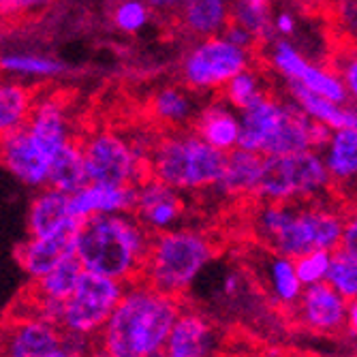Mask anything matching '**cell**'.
Instances as JSON below:
<instances>
[{
    "label": "cell",
    "mask_w": 357,
    "mask_h": 357,
    "mask_svg": "<svg viewBox=\"0 0 357 357\" xmlns=\"http://www.w3.org/2000/svg\"><path fill=\"white\" fill-rule=\"evenodd\" d=\"M26 126L30 131V137L35 139L39 150L52 160V156L71 142L69 128H67V116L62 112V105L58 101H43L35 103L26 118Z\"/></svg>",
    "instance_id": "cell-19"
},
{
    "label": "cell",
    "mask_w": 357,
    "mask_h": 357,
    "mask_svg": "<svg viewBox=\"0 0 357 357\" xmlns=\"http://www.w3.org/2000/svg\"><path fill=\"white\" fill-rule=\"evenodd\" d=\"M86 184H88V176H86V165H84L82 144L67 142L50 160L47 186L60 192L73 195Z\"/></svg>",
    "instance_id": "cell-23"
},
{
    "label": "cell",
    "mask_w": 357,
    "mask_h": 357,
    "mask_svg": "<svg viewBox=\"0 0 357 357\" xmlns=\"http://www.w3.org/2000/svg\"><path fill=\"white\" fill-rule=\"evenodd\" d=\"M344 222L340 210L308 202H261L252 218L259 240L289 259L308 250H336Z\"/></svg>",
    "instance_id": "cell-3"
},
{
    "label": "cell",
    "mask_w": 357,
    "mask_h": 357,
    "mask_svg": "<svg viewBox=\"0 0 357 357\" xmlns=\"http://www.w3.org/2000/svg\"><path fill=\"white\" fill-rule=\"evenodd\" d=\"M294 310L302 326L314 334L334 336L347 332L349 300H344L328 282L304 287Z\"/></svg>",
    "instance_id": "cell-10"
},
{
    "label": "cell",
    "mask_w": 357,
    "mask_h": 357,
    "mask_svg": "<svg viewBox=\"0 0 357 357\" xmlns=\"http://www.w3.org/2000/svg\"><path fill=\"white\" fill-rule=\"evenodd\" d=\"M229 20L234 24L242 26L257 41V45L266 43L272 35L268 7L252 5V3H248V0H234V3H229Z\"/></svg>",
    "instance_id": "cell-30"
},
{
    "label": "cell",
    "mask_w": 357,
    "mask_h": 357,
    "mask_svg": "<svg viewBox=\"0 0 357 357\" xmlns=\"http://www.w3.org/2000/svg\"><path fill=\"white\" fill-rule=\"evenodd\" d=\"M52 3H54V0H13V5H15V17L22 15V13H28V11L43 9V7H47Z\"/></svg>",
    "instance_id": "cell-40"
},
{
    "label": "cell",
    "mask_w": 357,
    "mask_h": 357,
    "mask_svg": "<svg viewBox=\"0 0 357 357\" xmlns=\"http://www.w3.org/2000/svg\"><path fill=\"white\" fill-rule=\"evenodd\" d=\"M222 88H225V99L231 105H236L238 109H244L246 105L255 103L257 99L264 96V90H259L257 77L246 69L234 75Z\"/></svg>",
    "instance_id": "cell-35"
},
{
    "label": "cell",
    "mask_w": 357,
    "mask_h": 357,
    "mask_svg": "<svg viewBox=\"0 0 357 357\" xmlns=\"http://www.w3.org/2000/svg\"><path fill=\"white\" fill-rule=\"evenodd\" d=\"M355 323H357V304L353 300V302H349V312H347V330H349V334H355Z\"/></svg>",
    "instance_id": "cell-43"
},
{
    "label": "cell",
    "mask_w": 357,
    "mask_h": 357,
    "mask_svg": "<svg viewBox=\"0 0 357 357\" xmlns=\"http://www.w3.org/2000/svg\"><path fill=\"white\" fill-rule=\"evenodd\" d=\"M332 186L323 158L314 150L264 156L255 197L261 202H312Z\"/></svg>",
    "instance_id": "cell-6"
},
{
    "label": "cell",
    "mask_w": 357,
    "mask_h": 357,
    "mask_svg": "<svg viewBox=\"0 0 357 357\" xmlns=\"http://www.w3.org/2000/svg\"><path fill=\"white\" fill-rule=\"evenodd\" d=\"M137 186H109L88 182L73 195H69V210L75 218L105 214H131L135 208Z\"/></svg>",
    "instance_id": "cell-15"
},
{
    "label": "cell",
    "mask_w": 357,
    "mask_h": 357,
    "mask_svg": "<svg viewBox=\"0 0 357 357\" xmlns=\"http://www.w3.org/2000/svg\"><path fill=\"white\" fill-rule=\"evenodd\" d=\"M112 20L124 32H139L148 24V7L142 0H120L112 11Z\"/></svg>",
    "instance_id": "cell-36"
},
{
    "label": "cell",
    "mask_w": 357,
    "mask_h": 357,
    "mask_svg": "<svg viewBox=\"0 0 357 357\" xmlns=\"http://www.w3.org/2000/svg\"><path fill=\"white\" fill-rule=\"evenodd\" d=\"M338 248L340 250H347L351 255H357V222H355V218H349L344 222V229H342Z\"/></svg>",
    "instance_id": "cell-38"
},
{
    "label": "cell",
    "mask_w": 357,
    "mask_h": 357,
    "mask_svg": "<svg viewBox=\"0 0 357 357\" xmlns=\"http://www.w3.org/2000/svg\"><path fill=\"white\" fill-rule=\"evenodd\" d=\"M248 54L222 37H208L184 60V82L195 90L220 88L240 71L248 69Z\"/></svg>",
    "instance_id": "cell-9"
},
{
    "label": "cell",
    "mask_w": 357,
    "mask_h": 357,
    "mask_svg": "<svg viewBox=\"0 0 357 357\" xmlns=\"http://www.w3.org/2000/svg\"><path fill=\"white\" fill-rule=\"evenodd\" d=\"M0 17H15L13 0H0Z\"/></svg>",
    "instance_id": "cell-44"
},
{
    "label": "cell",
    "mask_w": 357,
    "mask_h": 357,
    "mask_svg": "<svg viewBox=\"0 0 357 357\" xmlns=\"http://www.w3.org/2000/svg\"><path fill=\"white\" fill-rule=\"evenodd\" d=\"M216 257V244L197 229H167L152 236L139 280L165 296L182 298Z\"/></svg>",
    "instance_id": "cell-4"
},
{
    "label": "cell",
    "mask_w": 357,
    "mask_h": 357,
    "mask_svg": "<svg viewBox=\"0 0 357 357\" xmlns=\"http://www.w3.org/2000/svg\"><path fill=\"white\" fill-rule=\"evenodd\" d=\"M218 349L220 332L212 319L202 310L182 306L160 353L165 357H216Z\"/></svg>",
    "instance_id": "cell-11"
},
{
    "label": "cell",
    "mask_w": 357,
    "mask_h": 357,
    "mask_svg": "<svg viewBox=\"0 0 357 357\" xmlns=\"http://www.w3.org/2000/svg\"><path fill=\"white\" fill-rule=\"evenodd\" d=\"M77 229L79 227L50 236V238H30L28 236V240H24L17 246V252H15L17 264L28 274L30 280L41 278L43 274L54 270L62 259L75 255Z\"/></svg>",
    "instance_id": "cell-16"
},
{
    "label": "cell",
    "mask_w": 357,
    "mask_h": 357,
    "mask_svg": "<svg viewBox=\"0 0 357 357\" xmlns=\"http://www.w3.org/2000/svg\"><path fill=\"white\" fill-rule=\"evenodd\" d=\"M326 282L338 291L344 300L357 298V255H351L347 250H332L330 268L326 274Z\"/></svg>",
    "instance_id": "cell-31"
},
{
    "label": "cell",
    "mask_w": 357,
    "mask_h": 357,
    "mask_svg": "<svg viewBox=\"0 0 357 357\" xmlns=\"http://www.w3.org/2000/svg\"><path fill=\"white\" fill-rule=\"evenodd\" d=\"M0 163L28 186H45L50 160L30 137L26 122L0 137Z\"/></svg>",
    "instance_id": "cell-12"
},
{
    "label": "cell",
    "mask_w": 357,
    "mask_h": 357,
    "mask_svg": "<svg viewBox=\"0 0 357 357\" xmlns=\"http://www.w3.org/2000/svg\"><path fill=\"white\" fill-rule=\"evenodd\" d=\"M62 330L39 317L24 314L5 330L0 357H45L62 344Z\"/></svg>",
    "instance_id": "cell-14"
},
{
    "label": "cell",
    "mask_w": 357,
    "mask_h": 357,
    "mask_svg": "<svg viewBox=\"0 0 357 357\" xmlns=\"http://www.w3.org/2000/svg\"><path fill=\"white\" fill-rule=\"evenodd\" d=\"M122 291V282L84 270L73 294L62 304L58 328L64 334L94 340L120 302Z\"/></svg>",
    "instance_id": "cell-7"
},
{
    "label": "cell",
    "mask_w": 357,
    "mask_h": 357,
    "mask_svg": "<svg viewBox=\"0 0 357 357\" xmlns=\"http://www.w3.org/2000/svg\"><path fill=\"white\" fill-rule=\"evenodd\" d=\"M330 250H308L300 257L294 259L296 274L304 287L317 284V282H326V274L330 268Z\"/></svg>",
    "instance_id": "cell-34"
},
{
    "label": "cell",
    "mask_w": 357,
    "mask_h": 357,
    "mask_svg": "<svg viewBox=\"0 0 357 357\" xmlns=\"http://www.w3.org/2000/svg\"><path fill=\"white\" fill-rule=\"evenodd\" d=\"M131 214L152 236H156L174 229L184 214V202L176 188L154 178H146L137 184L135 208Z\"/></svg>",
    "instance_id": "cell-13"
},
{
    "label": "cell",
    "mask_w": 357,
    "mask_h": 357,
    "mask_svg": "<svg viewBox=\"0 0 357 357\" xmlns=\"http://www.w3.org/2000/svg\"><path fill=\"white\" fill-rule=\"evenodd\" d=\"M195 135L220 152H229L238 146L240 122L227 107L212 105L195 120Z\"/></svg>",
    "instance_id": "cell-22"
},
{
    "label": "cell",
    "mask_w": 357,
    "mask_h": 357,
    "mask_svg": "<svg viewBox=\"0 0 357 357\" xmlns=\"http://www.w3.org/2000/svg\"><path fill=\"white\" fill-rule=\"evenodd\" d=\"M152 234L133 214L90 216L79 222L75 257L86 272L122 284L139 280Z\"/></svg>",
    "instance_id": "cell-2"
},
{
    "label": "cell",
    "mask_w": 357,
    "mask_h": 357,
    "mask_svg": "<svg viewBox=\"0 0 357 357\" xmlns=\"http://www.w3.org/2000/svg\"><path fill=\"white\" fill-rule=\"evenodd\" d=\"M342 84H344V88H349V94L355 96V92H357V64H355L353 56L349 60V67L342 69Z\"/></svg>",
    "instance_id": "cell-39"
},
{
    "label": "cell",
    "mask_w": 357,
    "mask_h": 357,
    "mask_svg": "<svg viewBox=\"0 0 357 357\" xmlns=\"http://www.w3.org/2000/svg\"><path fill=\"white\" fill-rule=\"evenodd\" d=\"M152 112L160 122L180 124L190 118V101L178 88H165L154 96Z\"/></svg>",
    "instance_id": "cell-33"
},
{
    "label": "cell",
    "mask_w": 357,
    "mask_h": 357,
    "mask_svg": "<svg viewBox=\"0 0 357 357\" xmlns=\"http://www.w3.org/2000/svg\"><path fill=\"white\" fill-rule=\"evenodd\" d=\"M0 69L9 73H22V75H37V77H50L64 71V64L52 58L43 56H26V54H9L0 58Z\"/></svg>",
    "instance_id": "cell-32"
},
{
    "label": "cell",
    "mask_w": 357,
    "mask_h": 357,
    "mask_svg": "<svg viewBox=\"0 0 357 357\" xmlns=\"http://www.w3.org/2000/svg\"><path fill=\"white\" fill-rule=\"evenodd\" d=\"M182 300L165 296L144 280L124 284L122 298L96 334L88 357H148L160 353Z\"/></svg>",
    "instance_id": "cell-1"
},
{
    "label": "cell",
    "mask_w": 357,
    "mask_h": 357,
    "mask_svg": "<svg viewBox=\"0 0 357 357\" xmlns=\"http://www.w3.org/2000/svg\"><path fill=\"white\" fill-rule=\"evenodd\" d=\"M79 218H75L69 210V195L56 188L41 190L30 204L28 212V234L30 238H50L62 231L79 227Z\"/></svg>",
    "instance_id": "cell-17"
},
{
    "label": "cell",
    "mask_w": 357,
    "mask_h": 357,
    "mask_svg": "<svg viewBox=\"0 0 357 357\" xmlns=\"http://www.w3.org/2000/svg\"><path fill=\"white\" fill-rule=\"evenodd\" d=\"M240 112V135L236 148L261 154L266 144L274 135L278 122L282 120L284 103H278L264 94L261 99H257Z\"/></svg>",
    "instance_id": "cell-18"
},
{
    "label": "cell",
    "mask_w": 357,
    "mask_h": 357,
    "mask_svg": "<svg viewBox=\"0 0 357 357\" xmlns=\"http://www.w3.org/2000/svg\"><path fill=\"white\" fill-rule=\"evenodd\" d=\"M294 28H296V22H294V17H291L289 13H280L276 17V30L282 32V35H291Z\"/></svg>",
    "instance_id": "cell-42"
},
{
    "label": "cell",
    "mask_w": 357,
    "mask_h": 357,
    "mask_svg": "<svg viewBox=\"0 0 357 357\" xmlns=\"http://www.w3.org/2000/svg\"><path fill=\"white\" fill-rule=\"evenodd\" d=\"M294 82L302 84L304 88H308L310 92L323 96V99H328L336 105H342L349 94H347V88L342 84V79L330 71H323L317 64H310L308 60L300 67V71L296 73Z\"/></svg>",
    "instance_id": "cell-29"
},
{
    "label": "cell",
    "mask_w": 357,
    "mask_h": 357,
    "mask_svg": "<svg viewBox=\"0 0 357 357\" xmlns=\"http://www.w3.org/2000/svg\"><path fill=\"white\" fill-rule=\"evenodd\" d=\"M264 280L272 302L278 304L280 308H294L304 291V284L296 274L294 259L276 252L270 257V261L266 266Z\"/></svg>",
    "instance_id": "cell-25"
},
{
    "label": "cell",
    "mask_w": 357,
    "mask_h": 357,
    "mask_svg": "<svg viewBox=\"0 0 357 357\" xmlns=\"http://www.w3.org/2000/svg\"><path fill=\"white\" fill-rule=\"evenodd\" d=\"M88 182L109 186H137L142 182V156L114 133H99L82 146Z\"/></svg>",
    "instance_id": "cell-8"
},
{
    "label": "cell",
    "mask_w": 357,
    "mask_h": 357,
    "mask_svg": "<svg viewBox=\"0 0 357 357\" xmlns=\"http://www.w3.org/2000/svg\"><path fill=\"white\" fill-rule=\"evenodd\" d=\"M328 154L323 158L330 180L347 184L357 174V133L355 128H340L328 144Z\"/></svg>",
    "instance_id": "cell-26"
},
{
    "label": "cell",
    "mask_w": 357,
    "mask_h": 357,
    "mask_svg": "<svg viewBox=\"0 0 357 357\" xmlns=\"http://www.w3.org/2000/svg\"><path fill=\"white\" fill-rule=\"evenodd\" d=\"M82 272H84L82 264L77 261L75 255H71L67 259H62L54 270L43 274L41 278L32 280L35 282V291H32V294H35V298L64 302L73 294L75 284L79 282Z\"/></svg>",
    "instance_id": "cell-27"
},
{
    "label": "cell",
    "mask_w": 357,
    "mask_h": 357,
    "mask_svg": "<svg viewBox=\"0 0 357 357\" xmlns=\"http://www.w3.org/2000/svg\"><path fill=\"white\" fill-rule=\"evenodd\" d=\"M32 105H35V90L15 84H0V137L26 122Z\"/></svg>",
    "instance_id": "cell-28"
},
{
    "label": "cell",
    "mask_w": 357,
    "mask_h": 357,
    "mask_svg": "<svg viewBox=\"0 0 357 357\" xmlns=\"http://www.w3.org/2000/svg\"><path fill=\"white\" fill-rule=\"evenodd\" d=\"M148 357H165L163 353H154V355H148Z\"/></svg>",
    "instance_id": "cell-46"
},
{
    "label": "cell",
    "mask_w": 357,
    "mask_h": 357,
    "mask_svg": "<svg viewBox=\"0 0 357 357\" xmlns=\"http://www.w3.org/2000/svg\"><path fill=\"white\" fill-rule=\"evenodd\" d=\"M289 90L294 94L296 99V105L312 120L326 124L328 128H334V131H340V128H355L357 126V120H355V112L353 107L351 109H344L328 99H323V96L310 92L308 88H304L302 84L289 79Z\"/></svg>",
    "instance_id": "cell-24"
},
{
    "label": "cell",
    "mask_w": 357,
    "mask_h": 357,
    "mask_svg": "<svg viewBox=\"0 0 357 357\" xmlns=\"http://www.w3.org/2000/svg\"><path fill=\"white\" fill-rule=\"evenodd\" d=\"M90 347H92V340L64 334L62 344L56 351H52L50 355H45V357H88L90 355Z\"/></svg>",
    "instance_id": "cell-37"
},
{
    "label": "cell",
    "mask_w": 357,
    "mask_h": 357,
    "mask_svg": "<svg viewBox=\"0 0 357 357\" xmlns=\"http://www.w3.org/2000/svg\"><path fill=\"white\" fill-rule=\"evenodd\" d=\"M150 178L163 182L178 192L216 186L225 152L212 148L197 135L163 137L150 154Z\"/></svg>",
    "instance_id": "cell-5"
},
{
    "label": "cell",
    "mask_w": 357,
    "mask_h": 357,
    "mask_svg": "<svg viewBox=\"0 0 357 357\" xmlns=\"http://www.w3.org/2000/svg\"><path fill=\"white\" fill-rule=\"evenodd\" d=\"M178 17L192 37H216L229 22V0H180Z\"/></svg>",
    "instance_id": "cell-21"
},
{
    "label": "cell",
    "mask_w": 357,
    "mask_h": 357,
    "mask_svg": "<svg viewBox=\"0 0 357 357\" xmlns=\"http://www.w3.org/2000/svg\"><path fill=\"white\" fill-rule=\"evenodd\" d=\"M142 3L148 7V9H154V11H163V13H169V11H176L180 0H142Z\"/></svg>",
    "instance_id": "cell-41"
},
{
    "label": "cell",
    "mask_w": 357,
    "mask_h": 357,
    "mask_svg": "<svg viewBox=\"0 0 357 357\" xmlns=\"http://www.w3.org/2000/svg\"><path fill=\"white\" fill-rule=\"evenodd\" d=\"M261 167H264L261 154L234 148L229 152H225V167L216 182V188H220L225 195H229V197L255 195Z\"/></svg>",
    "instance_id": "cell-20"
},
{
    "label": "cell",
    "mask_w": 357,
    "mask_h": 357,
    "mask_svg": "<svg viewBox=\"0 0 357 357\" xmlns=\"http://www.w3.org/2000/svg\"><path fill=\"white\" fill-rule=\"evenodd\" d=\"M248 3L259 5V7H268V5H270V0H248Z\"/></svg>",
    "instance_id": "cell-45"
}]
</instances>
